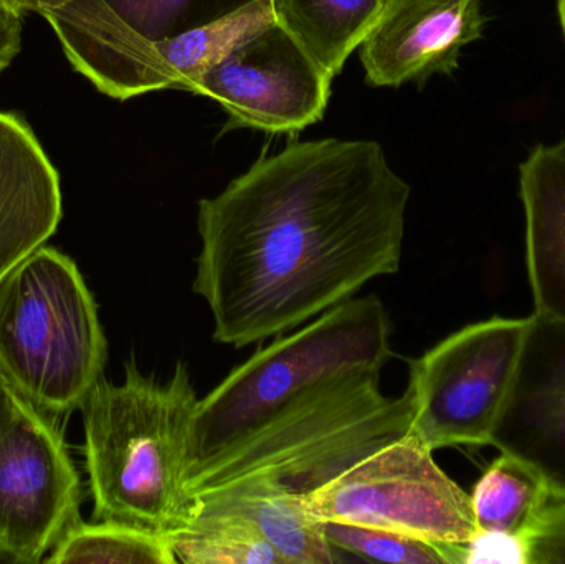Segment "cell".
I'll use <instances>...</instances> for the list:
<instances>
[{
    "label": "cell",
    "mask_w": 565,
    "mask_h": 564,
    "mask_svg": "<svg viewBox=\"0 0 565 564\" xmlns=\"http://www.w3.org/2000/svg\"><path fill=\"white\" fill-rule=\"evenodd\" d=\"M199 397L182 361L168 381L145 376L135 360L119 384L99 380L83 401L85 466L95 522L174 535L194 520L189 453Z\"/></svg>",
    "instance_id": "cell-2"
},
{
    "label": "cell",
    "mask_w": 565,
    "mask_h": 564,
    "mask_svg": "<svg viewBox=\"0 0 565 564\" xmlns=\"http://www.w3.org/2000/svg\"><path fill=\"white\" fill-rule=\"evenodd\" d=\"M306 506L322 523L384 530L440 545L467 546L478 533L471 497L411 434L316 490Z\"/></svg>",
    "instance_id": "cell-8"
},
{
    "label": "cell",
    "mask_w": 565,
    "mask_h": 564,
    "mask_svg": "<svg viewBox=\"0 0 565 564\" xmlns=\"http://www.w3.org/2000/svg\"><path fill=\"white\" fill-rule=\"evenodd\" d=\"M179 563L285 564L257 526L235 513L195 512L185 529L169 536Z\"/></svg>",
    "instance_id": "cell-18"
},
{
    "label": "cell",
    "mask_w": 565,
    "mask_h": 564,
    "mask_svg": "<svg viewBox=\"0 0 565 564\" xmlns=\"http://www.w3.org/2000/svg\"><path fill=\"white\" fill-rule=\"evenodd\" d=\"M62 217L58 171L32 128L0 111V281L53 237Z\"/></svg>",
    "instance_id": "cell-13"
},
{
    "label": "cell",
    "mask_w": 565,
    "mask_h": 564,
    "mask_svg": "<svg viewBox=\"0 0 565 564\" xmlns=\"http://www.w3.org/2000/svg\"><path fill=\"white\" fill-rule=\"evenodd\" d=\"M411 188L375 141H292L199 202L192 290L232 348L277 338L397 274Z\"/></svg>",
    "instance_id": "cell-1"
},
{
    "label": "cell",
    "mask_w": 565,
    "mask_h": 564,
    "mask_svg": "<svg viewBox=\"0 0 565 564\" xmlns=\"http://www.w3.org/2000/svg\"><path fill=\"white\" fill-rule=\"evenodd\" d=\"M332 79L275 20L212 65L192 95L215 99L227 113L222 132L252 128L295 135L324 116Z\"/></svg>",
    "instance_id": "cell-10"
},
{
    "label": "cell",
    "mask_w": 565,
    "mask_h": 564,
    "mask_svg": "<svg viewBox=\"0 0 565 564\" xmlns=\"http://www.w3.org/2000/svg\"><path fill=\"white\" fill-rule=\"evenodd\" d=\"M22 49V17L15 15L0 3V73L9 68L10 63Z\"/></svg>",
    "instance_id": "cell-24"
},
{
    "label": "cell",
    "mask_w": 565,
    "mask_h": 564,
    "mask_svg": "<svg viewBox=\"0 0 565 564\" xmlns=\"http://www.w3.org/2000/svg\"><path fill=\"white\" fill-rule=\"evenodd\" d=\"M66 0H0L6 9L15 15L23 17L25 13H42L43 10L53 9L62 6Z\"/></svg>",
    "instance_id": "cell-25"
},
{
    "label": "cell",
    "mask_w": 565,
    "mask_h": 564,
    "mask_svg": "<svg viewBox=\"0 0 565 564\" xmlns=\"http://www.w3.org/2000/svg\"><path fill=\"white\" fill-rule=\"evenodd\" d=\"M467 564L510 563L527 564L526 535L480 532L467 546Z\"/></svg>",
    "instance_id": "cell-23"
},
{
    "label": "cell",
    "mask_w": 565,
    "mask_h": 564,
    "mask_svg": "<svg viewBox=\"0 0 565 564\" xmlns=\"http://www.w3.org/2000/svg\"><path fill=\"white\" fill-rule=\"evenodd\" d=\"M46 563L175 564L178 558L166 536L122 523L79 520L53 546Z\"/></svg>",
    "instance_id": "cell-19"
},
{
    "label": "cell",
    "mask_w": 565,
    "mask_h": 564,
    "mask_svg": "<svg viewBox=\"0 0 565 564\" xmlns=\"http://www.w3.org/2000/svg\"><path fill=\"white\" fill-rule=\"evenodd\" d=\"M484 23L481 0H391L361 43L365 82L397 88L450 75Z\"/></svg>",
    "instance_id": "cell-12"
},
{
    "label": "cell",
    "mask_w": 565,
    "mask_h": 564,
    "mask_svg": "<svg viewBox=\"0 0 565 564\" xmlns=\"http://www.w3.org/2000/svg\"><path fill=\"white\" fill-rule=\"evenodd\" d=\"M392 323L377 295L351 298L258 350L199 401L189 482L298 407L392 358Z\"/></svg>",
    "instance_id": "cell-3"
},
{
    "label": "cell",
    "mask_w": 565,
    "mask_h": 564,
    "mask_svg": "<svg viewBox=\"0 0 565 564\" xmlns=\"http://www.w3.org/2000/svg\"><path fill=\"white\" fill-rule=\"evenodd\" d=\"M520 195L534 313L565 321V141L524 159Z\"/></svg>",
    "instance_id": "cell-14"
},
{
    "label": "cell",
    "mask_w": 565,
    "mask_h": 564,
    "mask_svg": "<svg viewBox=\"0 0 565 564\" xmlns=\"http://www.w3.org/2000/svg\"><path fill=\"white\" fill-rule=\"evenodd\" d=\"M15 391L9 386L6 377L0 373V429L6 426L7 421L10 419L15 406Z\"/></svg>",
    "instance_id": "cell-26"
},
{
    "label": "cell",
    "mask_w": 565,
    "mask_h": 564,
    "mask_svg": "<svg viewBox=\"0 0 565 564\" xmlns=\"http://www.w3.org/2000/svg\"><path fill=\"white\" fill-rule=\"evenodd\" d=\"M551 490L530 464L500 453L471 493L475 523L480 532L526 535Z\"/></svg>",
    "instance_id": "cell-17"
},
{
    "label": "cell",
    "mask_w": 565,
    "mask_h": 564,
    "mask_svg": "<svg viewBox=\"0 0 565 564\" xmlns=\"http://www.w3.org/2000/svg\"><path fill=\"white\" fill-rule=\"evenodd\" d=\"M391 0H271L275 20L332 76L344 68Z\"/></svg>",
    "instance_id": "cell-16"
},
{
    "label": "cell",
    "mask_w": 565,
    "mask_h": 564,
    "mask_svg": "<svg viewBox=\"0 0 565 564\" xmlns=\"http://www.w3.org/2000/svg\"><path fill=\"white\" fill-rule=\"evenodd\" d=\"M526 543L527 564H565V493H550Z\"/></svg>",
    "instance_id": "cell-22"
},
{
    "label": "cell",
    "mask_w": 565,
    "mask_h": 564,
    "mask_svg": "<svg viewBox=\"0 0 565 564\" xmlns=\"http://www.w3.org/2000/svg\"><path fill=\"white\" fill-rule=\"evenodd\" d=\"M40 15L73 68L121 102L159 89L194 92L198 79L222 56L275 22L271 0H262L214 25L151 42L128 29L103 0H66Z\"/></svg>",
    "instance_id": "cell-6"
},
{
    "label": "cell",
    "mask_w": 565,
    "mask_h": 564,
    "mask_svg": "<svg viewBox=\"0 0 565 564\" xmlns=\"http://www.w3.org/2000/svg\"><path fill=\"white\" fill-rule=\"evenodd\" d=\"M557 9H559L561 25L565 36V0H557Z\"/></svg>",
    "instance_id": "cell-27"
},
{
    "label": "cell",
    "mask_w": 565,
    "mask_h": 564,
    "mask_svg": "<svg viewBox=\"0 0 565 564\" xmlns=\"http://www.w3.org/2000/svg\"><path fill=\"white\" fill-rule=\"evenodd\" d=\"M53 417L15 394L0 429V563L43 562L79 522L82 480Z\"/></svg>",
    "instance_id": "cell-9"
},
{
    "label": "cell",
    "mask_w": 565,
    "mask_h": 564,
    "mask_svg": "<svg viewBox=\"0 0 565 564\" xmlns=\"http://www.w3.org/2000/svg\"><path fill=\"white\" fill-rule=\"evenodd\" d=\"M490 446L533 466L565 493V321L531 315Z\"/></svg>",
    "instance_id": "cell-11"
},
{
    "label": "cell",
    "mask_w": 565,
    "mask_h": 564,
    "mask_svg": "<svg viewBox=\"0 0 565 564\" xmlns=\"http://www.w3.org/2000/svg\"><path fill=\"white\" fill-rule=\"evenodd\" d=\"M407 397L381 391L364 373L289 413L189 482L192 496L237 480H257L308 499L375 450L407 436Z\"/></svg>",
    "instance_id": "cell-5"
},
{
    "label": "cell",
    "mask_w": 565,
    "mask_h": 564,
    "mask_svg": "<svg viewBox=\"0 0 565 564\" xmlns=\"http://www.w3.org/2000/svg\"><path fill=\"white\" fill-rule=\"evenodd\" d=\"M531 317L478 321L411 363L408 434L435 453L490 446Z\"/></svg>",
    "instance_id": "cell-7"
},
{
    "label": "cell",
    "mask_w": 565,
    "mask_h": 564,
    "mask_svg": "<svg viewBox=\"0 0 565 564\" xmlns=\"http://www.w3.org/2000/svg\"><path fill=\"white\" fill-rule=\"evenodd\" d=\"M332 549L372 562L395 564H467V549L348 523L324 522Z\"/></svg>",
    "instance_id": "cell-21"
},
{
    "label": "cell",
    "mask_w": 565,
    "mask_h": 564,
    "mask_svg": "<svg viewBox=\"0 0 565 564\" xmlns=\"http://www.w3.org/2000/svg\"><path fill=\"white\" fill-rule=\"evenodd\" d=\"M132 32L151 42L214 25L262 0H103Z\"/></svg>",
    "instance_id": "cell-20"
},
{
    "label": "cell",
    "mask_w": 565,
    "mask_h": 564,
    "mask_svg": "<svg viewBox=\"0 0 565 564\" xmlns=\"http://www.w3.org/2000/svg\"><path fill=\"white\" fill-rule=\"evenodd\" d=\"M108 343L78 265L42 247L0 281V373L50 416L78 409L103 377Z\"/></svg>",
    "instance_id": "cell-4"
},
{
    "label": "cell",
    "mask_w": 565,
    "mask_h": 564,
    "mask_svg": "<svg viewBox=\"0 0 565 564\" xmlns=\"http://www.w3.org/2000/svg\"><path fill=\"white\" fill-rule=\"evenodd\" d=\"M198 510L235 513L250 520L285 564H334V549L305 499L257 480H237L199 493Z\"/></svg>",
    "instance_id": "cell-15"
}]
</instances>
